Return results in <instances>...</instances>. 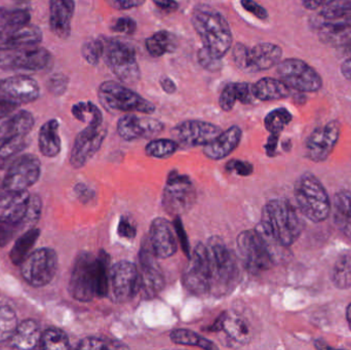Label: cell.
Returning a JSON list of instances; mask_svg holds the SVG:
<instances>
[{
	"label": "cell",
	"mask_w": 351,
	"mask_h": 350,
	"mask_svg": "<svg viewBox=\"0 0 351 350\" xmlns=\"http://www.w3.org/2000/svg\"><path fill=\"white\" fill-rule=\"evenodd\" d=\"M141 291L139 268L130 261L113 265L109 277V294L117 303L131 301ZM108 294V295H109Z\"/></svg>",
	"instance_id": "9a60e30c"
},
{
	"label": "cell",
	"mask_w": 351,
	"mask_h": 350,
	"mask_svg": "<svg viewBox=\"0 0 351 350\" xmlns=\"http://www.w3.org/2000/svg\"><path fill=\"white\" fill-rule=\"evenodd\" d=\"M117 232H119V236H121V238L132 240V238H136L137 228H136L135 224L131 220L123 217L121 221H119Z\"/></svg>",
	"instance_id": "f5cc1de1"
},
{
	"label": "cell",
	"mask_w": 351,
	"mask_h": 350,
	"mask_svg": "<svg viewBox=\"0 0 351 350\" xmlns=\"http://www.w3.org/2000/svg\"><path fill=\"white\" fill-rule=\"evenodd\" d=\"M152 1L158 8L166 12H176L179 8V4L176 0H152Z\"/></svg>",
	"instance_id": "680465c9"
},
{
	"label": "cell",
	"mask_w": 351,
	"mask_h": 350,
	"mask_svg": "<svg viewBox=\"0 0 351 350\" xmlns=\"http://www.w3.org/2000/svg\"><path fill=\"white\" fill-rule=\"evenodd\" d=\"M332 279L334 285L339 289L351 287V253H344L334 265Z\"/></svg>",
	"instance_id": "f35d334b"
},
{
	"label": "cell",
	"mask_w": 351,
	"mask_h": 350,
	"mask_svg": "<svg viewBox=\"0 0 351 350\" xmlns=\"http://www.w3.org/2000/svg\"><path fill=\"white\" fill-rule=\"evenodd\" d=\"M319 38L327 45H350L351 43V12L319 14L315 23Z\"/></svg>",
	"instance_id": "44dd1931"
},
{
	"label": "cell",
	"mask_w": 351,
	"mask_h": 350,
	"mask_svg": "<svg viewBox=\"0 0 351 350\" xmlns=\"http://www.w3.org/2000/svg\"><path fill=\"white\" fill-rule=\"evenodd\" d=\"M198 63L204 69L210 72H217L222 68V59L213 55L206 47H202L197 53Z\"/></svg>",
	"instance_id": "bcb514c9"
},
{
	"label": "cell",
	"mask_w": 351,
	"mask_h": 350,
	"mask_svg": "<svg viewBox=\"0 0 351 350\" xmlns=\"http://www.w3.org/2000/svg\"><path fill=\"white\" fill-rule=\"evenodd\" d=\"M292 121V114L286 108L270 111L264 119L266 129L274 135H280L282 129Z\"/></svg>",
	"instance_id": "b9f144b4"
},
{
	"label": "cell",
	"mask_w": 351,
	"mask_h": 350,
	"mask_svg": "<svg viewBox=\"0 0 351 350\" xmlns=\"http://www.w3.org/2000/svg\"><path fill=\"white\" fill-rule=\"evenodd\" d=\"M340 135V125L331 121L315 129L307 141V153L315 162H325L333 151Z\"/></svg>",
	"instance_id": "484cf974"
},
{
	"label": "cell",
	"mask_w": 351,
	"mask_h": 350,
	"mask_svg": "<svg viewBox=\"0 0 351 350\" xmlns=\"http://www.w3.org/2000/svg\"><path fill=\"white\" fill-rule=\"evenodd\" d=\"M18 229H20L19 226L0 222V246L3 247L8 244Z\"/></svg>",
	"instance_id": "9f6ffc18"
},
{
	"label": "cell",
	"mask_w": 351,
	"mask_h": 350,
	"mask_svg": "<svg viewBox=\"0 0 351 350\" xmlns=\"http://www.w3.org/2000/svg\"><path fill=\"white\" fill-rule=\"evenodd\" d=\"M348 325H350V328L351 330V304L350 306H348Z\"/></svg>",
	"instance_id": "03108f58"
},
{
	"label": "cell",
	"mask_w": 351,
	"mask_h": 350,
	"mask_svg": "<svg viewBox=\"0 0 351 350\" xmlns=\"http://www.w3.org/2000/svg\"><path fill=\"white\" fill-rule=\"evenodd\" d=\"M348 51H351V43L350 45H348Z\"/></svg>",
	"instance_id": "003e7915"
},
{
	"label": "cell",
	"mask_w": 351,
	"mask_h": 350,
	"mask_svg": "<svg viewBox=\"0 0 351 350\" xmlns=\"http://www.w3.org/2000/svg\"><path fill=\"white\" fill-rule=\"evenodd\" d=\"M243 137V131L237 125H232L222 132L216 139L204 146V153L212 160H220L232 153L239 145Z\"/></svg>",
	"instance_id": "f1b7e54d"
},
{
	"label": "cell",
	"mask_w": 351,
	"mask_h": 350,
	"mask_svg": "<svg viewBox=\"0 0 351 350\" xmlns=\"http://www.w3.org/2000/svg\"><path fill=\"white\" fill-rule=\"evenodd\" d=\"M278 136L270 134L269 139H268L267 144H266V151L269 155H274V152L276 150V146H278Z\"/></svg>",
	"instance_id": "be15d7a7"
},
{
	"label": "cell",
	"mask_w": 351,
	"mask_h": 350,
	"mask_svg": "<svg viewBox=\"0 0 351 350\" xmlns=\"http://www.w3.org/2000/svg\"><path fill=\"white\" fill-rule=\"evenodd\" d=\"M40 232L37 228H30L16 240L10 251V260L16 265H21L31 254V250L38 240Z\"/></svg>",
	"instance_id": "e575fe53"
},
{
	"label": "cell",
	"mask_w": 351,
	"mask_h": 350,
	"mask_svg": "<svg viewBox=\"0 0 351 350\" xmlns=\"http://www.w3.org/2000/svg\"><path fill=\"white\" fill-rule=\"evenodd\" d=\"M158 257L150 247L149 240L142 245L139 253V273L141 277V291L144 297L154 298L166 286L164 273L158 262Z\"/></svg>",
	"instance_id": "ffe728a7"
},
{
	"label": "cell",
	"mask_w": 351,
	"mask_h": 350,
	"mask_svg": "<svg viewBox=\"0 0 351 350\" xmlns=\"http://www.w3.org/2000/svg\"><path fill=\"white\" fill-rule=\"evenodd\" d=\"M334 221L337 227L351 238V193L340 191L334 199Z\"/></svg>",
	"instance_id": "836d02e7"
},
{
	"label": "cell",
	"mask_w": 351,
	"mask_h": 350,
	"mask_svg": "<svg viewBox=\"0 0 351 350\" xmlns=\"http://www.w3.org/2000/svg\"><path fill=\"white\" fill-rule=\"evenodd\" d=\"M57 269V254L49 248L34 251L21 264L23 279L34 288L49 285L55 277Z\"/></svg>",
	"instance_id": "4fadbf2b"
},
{
	"label": "cell",
	"mask_w": 351,
	"mask_h": 350,
	"mask_svg": "<svg viewBox=\"0 0 351 350\" xmlns=\"http://www.w3.org/2000/svg\"><path fill=\"white\" fill-rule=\"evenodd\" d=\"M34 117L28 111H19L0 121V160H8L28 144Z\"/></svg>",
	"instance_id": "30bf717a"
},
{
	"label": "cell",
	"mask_w": 351,
	"mask_h": 350,
	"mask_svg": "<svg viewBox=\"0 0 351 350\" xmlns=\"http://www.w3.org/2000/svg\"><path fill=\"white\" fill-rule=\"evenodd\" d=\"M51 63V53L40 47L0 51V67L4 69L38 71L49 67Z\"/></svg>",
	"instance_id": "d6986e66"
},
{
	"label": "cell",
	"mask_w": 351,
	"mask_h": 350,
	"mask_svg": "<svg viewBox=\"0 0 351 350\" xmlns=\"http://www.w3.org/2000/svg\"><path fill=\"white\" fill-rule=\"evenodd\" d=\"M160 86H162V90H165V92L169 95L175 94L176 90H177V86L174 82V80L171 79L168 76H162L160 79Z\"/></svg>",
	"instance_id": "91938a15"
},
{
	"label": "cell",
	"mask_w": 351,
	"mask_h": 350,
	"mask_svg": "<svg viewBox=\"0 0 351 350\" xmlns=\"http://www.w3.org/2000/svg\"><path fill=\"white\" fill-rule=\"evenodd\" d=\"M103 51H104V42H103V37H100V38L84 42L82 47V55L90 65L96 66L102 59Z\"/></svg>",
	"instance_id": "ee69618b"
},
{
	"label": "cell",
	"mask_w": 351,
	"mask_h": 350,
	"mask_svg": "<svg viewBox=\"0 0 351 350\" xmlns=\"http://www.w3.org/2000/svg\"><path fill=\"white\" fill-rule=\"evenodd\" d=\"M290 88L276 78L264 77L253 84V92L260 101H274L290 96Z\"/></svg>",
	"instance_id": "1f68e13d"
},
{
	"label": "cell",
	"mask_w": 351,
	"mask_h": 350,
	"mask_svg": "<svg viewBox=\"0 0 351 350\" xmlns=\"http://www.w3.org/2000/svg\"><path fill=\"white\" fill-rule=\"evenodd\" d=\"M280 79L300 92H317L322 88L321 76L313 67L299 59H287L278 64Z\"/></svg>",
	"instance_id": "2e32d148"
},
{
	"label": "cell",
	"mask_w": 351,
	"mask_h": 350,
	"mask_svg": "<svg viewBox=\"0 0 351 350\" xmlns=\"http://www.w3.org/2000/svg\"><path fill=\"white\" fill-rule=\"evenodd\" d=\"M75 190L76 193H77V197L80 199V201H88V199L93 197L92 191H90L86 185H77Z\"/></svg>",
	"instance_id": "6125c7cd"
},
{
	"label": "cell",
	"mask_w": 351,
	"mask_h": 350,
	"mask_svg": "<svg viewBox=\"0 0 351 350\" xmlns=\"http://www.w3.org/2000/svg\"><path fill=\"white\" fill-rule=\"evenodd\" d=\"M164 129V123L158 119L138 116L133 113L123 115L117 121V133L125 141L149 139L160 135Z\"/></svg>",
	"instance_id": "cb8c5ba5"
},
{
	"label": "cell",
	"mask_w": 351,
	"mask_h": 350,
	"mask_svg": "<svg viewBox=\"0 0 351 350\" xmlns=\"http://www.w3.org/2000/svg\"><path fill=\"white\" fill-rule=\"evenodd\" d=\"M237 102H239L237 82H229L221 92L219 97V106L225 112H229L232 110Z\"/></svg>",
	"instance_id": "f6af8a7d"
},
{
	"label": "cell",
	"mask_w": 351,
	"mask_h": 350,
	"mask_svg": "<svg viewBox=\"0 0 351 350\" xmlns=\"http://www.w3.org/2000/svg\"><path fill=\"white\" fill-rule=\"evenodd\" d=\"M183 285L190 293L204 295L210 293V271L206 245L198 244L184 269Z\"/></svg>",
	"instance_id": "e0dca14e"
},
{
	"label": "cell",
	"mask_w": 351,
	"mask_h": 350,
	"mask_svg": "<svg viewBox=\"0 0 351 350\" xmlns=\"http://www.w3.org/2000/svg\"><path fill=\"white\" fill-rule=\"evenodd\" d=\"M178 143L175 140H152L145 148L146 154L150 158H168L177 151Z\"/></svg>",
	"instance_id": "7bdbcfd3"
},
{
	"label": "cell",
	"mask_w": 351,
	"mask_h": 350,
	"mask_svg": "<svg viewBox=\"0 0 351 350\" xmlns=\"http://www.w3.org/2000/svg\"><path fill=\"white\" fill-rule=\"evenodd\" d=\"M171 340L178 345H185V347H199L206 350H216L218 347L208 339L204 338L202 335L193 332L187 329H177L173 331L170 335Z\"/></svg>",
	"instance_id": "8d00e7d4"
},
{
	"label": "cell",
	"mask_w": 351,
	"mask_h": 350,
	"mask_svg": "<svg viewBox=\"0 0 351 350\" xmlns=\"http://www.w3.org/2000/svg\"><path fill=\"white\" fill-rule=\"evenodd\" d=\"M262 232L278 246H292L302 232L296 209L286 199L270 201L262 211Z\"/></svg>",
	"instance_id": "3957f363"
},
{
	"label": "cell",
	"mask_w": 351,
	"mask_h": 350,
	"mask_svg": "<svg viewBox=\"0 0 351 350\" xmlns=\"http://www.w3.org/2000/svg\"><path fill=\"white\" fill-rule=\"evenodd\" d=\"M107 131L102 127L88 125L74 141L70 154V164L75 168L84 166L98 152L106 138Z\"/></svg>",
	"instance_id": "7402d4cb"
},
{
	"label": "cell",
	"mask_w": 351,
	"mask_h": 350,
	"mask_svg": "<svg viewBox=\"0 0 351 350\" xmlns=\"http://www.w3.org/2000/svg\"><path fill=\"white\" fill-rule=\"evenodd\" d=\"M241 5L247 12L255 16L256 18H260V20H266L268 18L267 10L263 6L257 3L255 0H241Z\"/></svg>",
	"instance_id": "816d5d0a"
},
{
	"label": "cell",
	"mask_w": 351,
	"mask_h": 350,
	"mask_svg": "<svg viewBox=\"0 0 351 350\" xmlns=\"http://www.w3.org/2000/svg\"><path fill=\"white\" fill-rule=\"evenodd\" d=\"M226 170L228 172H233L241 177L250 176L253 173V166L250 162H243V160H230L226 164Z\"/></svg>",
	"instance_id": "f907efd6"
},
{
	"label": "cell",
	"mask_w": 351,
	"mask_h": 350,
	"mask_svg": "<svg viewBox=\"0 0 351 350\" xmlns=\"http://www.w3.org/2000/svg\"><path fill=\"white\" fill-rule=\"evenodd\" d=\"M113 32L125 33V34H134L137 30V23L134 18L130 16H121L115 21L114 24L111 26Z\"/></svg>",
	"instance_id": "681fc988"
},
{
	"label": "cell",
	"mask_w": 351,
	"mask_h": 350,
	"mask_svg": "<svg viewBox=\"0 0 351 350\" xmlns=\"http://www.w3.org/2000/svg\"><path fill=\"white\" fill-rule=\"evenodd\" d=\"M190 21L202 40V47L215 57L222 59L232 49V31L225 16L218 10L199 4L192 10Z\"/></svg>",
	"instance_id": "7a4b0ae2"
},
{
	"label": "cell",
	"mask_w": 351,
	"mask_h": 350,
	"mask_svg": "<svg viewBox=\"0 0 351 350\" xmlns=\"http://www.w3.org/2000/svg\"><path fill=\"white\" fill-rule=\"evenodd\" d=\"M41 201L27 190L10 191L0 195V222L22 228L33 226L40 216Z\"/></svg>",
	"instance_id": "5b68a950"
},
{
	"label": "cell",
	"mask_w": 351,
	"mask_h": 350,
	"mask_svg": "<svg viewBox=\"0 0 351 350\" xmlns=\"http://www.w3.org/2000/svg\"><path fill=\"white\" fill-rule=\"evenodd\" d=\"M74 10V0H51L49 2V24L53 34L60 38L70 36Z\"/></svg>",
	"instance_id": "83f0119b"
},
{
	"label": "cell",
	"mask_w": 351,
	"mask_h": 350,
	"mask_svg": "<svg viewBox=\"0 0 351 350\" xmlns=\"http://www.w3.org/2000/svg\"><path fill=\"white\" fill-rule=\"evenodd\" d=\"M295 199L303 215L315 223L327 219L331 211L327 191L313 174H304L297 181Z\"/></svg>",
	"instance_id": "52a82bcc"
},
{
	"label": "cell",
	"mask_w": 351,
	"mask_h": 350,
	"mask_svg": "<svg viewBox=\"0 0 351 350\" xmlns=\"http://www.w3.org/2000/svg\"><path fill=\"white\" fill-rule=\"evenodd\" d=\"M221 133L222 129L220 127L202 121H183L172 129L175 141L192 147L206 146Z\"/></svg>",
	"instance_id": "603a6c76"
},
{
	"label": "cell",
	"mask_w": 351,
	"mask_h": 350,
	"mask_svg": "<svg viewBox=\"0 0 351 350\" xmlns=\"http://www.w3.org/2000/svg\"><path fill=\"white\" fill-rule=\"evenodd\" d=\"M237 251L249 273L259 275L274 265L270 240L259 230H245L237 236Z\"/></svg>",
	"instance_id": "8992f818"
},
{
	"label": "cell",
	"mask_w": 351,
	"mask_h": 350,
	"mask_svg": "<svg viewBox=\"0 0 351 350\" xmlns=\"http://www.w3.org/2000/svg\"><path fill=\"white\" fill-rule=\"evenodd\" d=\"M149 244L158 259H167L177 253L178 242L168 220L156 218L149 229Z\"/></svg>",
	"instance_id": "4316f807"
},
{
	"label": "cell",
	"mask_w": 351,
	"mask_h": 350,
	"mask_svg": "<svg viewBox=\"0 0 351 350\" xmlns=\"http://www.w3.org/2000/svg\"><path fill=\"white\" fill-rule=\"evenodd\" d=\"M78 349H125V345H115V342H108L96 337H88L82 339L77 345Z\"/></svg>",
	"instance_id": "7dc6e473"
},
{
	"label": "cell",
	"mask_w": 351,
	"mask_h": 350,
	"mask_svg": "<svg viewBox=\"0 0 351 350\" xmlns=\"http://www.w3.org/2000/svg\"><path fill=\"white\" fill-rule=\"evenodd\" d=\"M114 10H123L139 8L145 3L146 0H105Z\"/></svg>",
	"instance_id": "11a10c76"
},
{
	"label": "cell",
	"mask_w": 351,
	"mask_h": 350,
	"mask_svg": "<svg viewBox=\"0 0 351 350\" xmlns=\"http://www.w3.org/2000/svg\"><path fill=\"white\" fill-rule=\"evenodd\" d=\"M104 51L102 59H104L111 71L123 84H134L141 78L137 53L135 47L131 43L125 42L117 38H105Z\"/></svg>",
	"instance_id": "ba28073f"
},
{
	"label": "cell",
	"mask_w": 351,
	"mask_h": 350,
	"mask_svg": "<svg viewBox=\"0 0 351 350\" xmlns=\"http://www.w3.org/2000/svg\"><path fill=\"white\" fill-rule=\"evenodd\" d=\"M40 328L35 321L27 320L16 327L10 338V347L16 349H32L39 347L41 339Z\"/></svg>",
	"instance_id": "4dcf8cb0"
},
{
	"label": "cell",
	"mask_w": 351,
	"mask_h": 350,
	"mask_svg": "<svg viewBox=\"0 0 351 350\" xmlns=\"http://www.w3.org/2000/svg\"><path fill=\"white\" fill-rule=\"evenodd\" d=\"M16 327V312L8 304L0 301V343L10 340Z\"/></svg>",
	"instance_id": "ab89813d"
},
{
	"label": "cell",
	"mask_w": 351,
	"mask_h": 350,
	"mask_svg": "<svg viewBox=\"0 0 351 350\" xmlns=\"http://www.w3.org/2000/svg\"><path fill=\"white\" fill-rule=\"evenodd\" d=\"M196 191L189 177L172 172L169 175L164 193L162 207L171 215L180 216L193 207Z\"/></svg>",
	"instance_id": "5bb4252c"
},
{
	"label": "cell",
	"mask_w": 351,
	"mask_h": 350,
	"mask_svg": "<svg viewBox=\"0 0 351 350\" xmlns=\"http://www.w3.org/2000/svg\"><path fill=\"white\" fill-rule=\"evenodd\" d=\"M351 0H331L322 8L321 14H350Z\"/></svg>",
	"instance_id": "c3c4849f"
},
{
	"label": "cell",
	"mask_w": 351,
	"mask_h": 350,
	"mask_svg": "<svg viewBox=\"0 0 351 350\" xmlns=\"http://www.w3.org/2000/svg\"><path fill=\"white\" fill-rule=\"evenodd\" d=\"M341 71L344 77L351 80V58L342 64Z\"/></svg>",
	"instance_id": "e7e4bbea"
},
{
	"label": "cell",
	"mask_w": 351,
	"mask_h": 350,
	"mask_svg": "<svg viewBox=\"0 0 351 350\" xmlns=\"http://www.w3.org/2000/svg\"><path fill=\"white\" fill-rule=\"evenodd\" d=\"M145 45L150 55L160 58L167 53L175 51L176 38L174 35L168 31H158L146 39Z\"/></svg>",
	"instance_id": "d590c367"
},
{
	"label": "cell",
	"mask_w": 351,
	"mask_h": 350,
	"mask_svg": "<svg viewBox=\"0 0 351 350\" xmlns=\"http://www.w3.org/2000/svg\"><path fill=\"white\" fill-rule=\"evenodd\" d=\"M99 100L107 110L152 114L156 107L127 86L115 82H104L98 90Z\"/></svg>",
	"instance_id": "9c48e42d"
},
{
	"label": "cell",
	"mask_w": 351,
	"mask_h": 350,
	"mask_svg": "<svg viewBox=\"0 0 351 350\" xmlns=\"http://www.w3.org/2000/svg\"><path fill=\"white\" fill-rule=\"evenodd\" d=\"M40 88L29 76H12L0 82V115L10 114L14 108L36 100Z\"/></svg>",
	"instance_id": "7c38bea8"
},
{
	"label": "cell",
	"mask_w": 351,
	"mask_h": 350,
	"mask_svg": "<svg viewBox=\"0 0 351 350\" xmlns=\"http://www.w3.org/2000/svg\"><path fill=\"white\" fill-rule=\"evenodd\" d=\"M331 0H302V3L304 4L305 8L317 10V8H323Z\"/></svg>",
	"instance_id": "94428289"
},
{
	"label": "cell",
	"mask_w": 351,
	"mask_h": 350,
	"mask_svg": "<svg viewBox=\"0 0 351 350\" xmlns=\"http://www.w3.org/2000/svg\"><path fill=\"white\" fill-rule=\"evenodd\" d=\"M110 269L109 256L105 251H100L98 256L88 252L78 255L70 277V295L80 302L106 297Z\"/></svg>",
	"instance_id": "6da1fadb"
},
{
	"label": "cell",
	"mask_w": 351,
	"mask_h": 350,
	"mask_svg": "<svg viewBox=\"0 0 351 350\" xmlns=\"http://www.w3.org/2000/svg\"><path fill=\"white\" fill-rule=\"evenodd\" d=\"M5 24H25L30 23V14L25 10H12L4 14Z\"/></svg>",
	"instance_id": "db71d44e"
},
{
	"label": "cell",
	"mask_w": 351,
	"mask_h": 350,
	"mask_svg": "<svg viewBox=\"0 0 351 350\" xmlns=\"http://www.w3.org/2000/svg\"><path fill=\"white\" fill-rule=\"evenodd\" d=\"M175 232H177L179 236L180 242H181L182 248L184 252L186 253L188 257H190L189 245H188L187 236H186L185 230H184L183 225H182L181 220L179 216H177V219L174 222Z\"/></svg>",
	"instance_id": "6f0895ef"
},
{
	"label": "cell",
	"mask_w": 351,
	"mask_h": 350,
	"mask_svg": "<svg viewBox=\"0 0 351 350\" xmlns=\"http://www.w3.org/2000/svg\"><path fill=\"white\" fill-rule=\"evenodd\" d=\"M43 33L40 29L30 23L0 26V51L34 47L40 42Z\"/></svg>",
	"instance_id": "d4e9b609"
},
{
	"label": "cell",
	"mask_w": 351,
	"mask_h": 350,
	"mask_svg": "<svg viewBox=\"0 0 351 350\" xmlns=\"http://www.w3.org/2000/svg\"><path fill=\"white\" fill-rule=\"evenodd\" d=\"M282 51L274 43L263 42L253 47L243 43L232 45V58L235 65L247 73L266 71L278 65L282 59Z\"/></svg>",
	"instance_id": "8fae6325"
},
{
	"label": "cell",
	"mask_w": 351,
	"mask_h": 350,
	"mask_svg": "<svg viewBox=\"0 0 351 350\" xmlns=\"http://www.w3.org/2000/svg\"><path fill=\"white\" fill-rule=\"evenodd\" d=\"M40 173L41 164L36 156L21 155L8 168L3 179V188L10 191L27 190L38 181Z\"/></svg>",
	"instance_id": "ac0fdd59"
},
{
	"label": "cell",
	"mask_w": 351,
	"mask_h": 350,
	"mask_svg": "<svg viewBox=\"0 0 351 350\" xmlns=\"http://www.w3.org/2000/svg\"><path fill=\"white\" fill-rule=\"evenodd\" d=\"M206 249L210 271V293L226 295L239 283V269L234 255L219 236H212L206 242Z\"/></svg>",
	"instance_id": "277c9868"
},
{
	"label": "cell",
	"mask_w": 351,
	"mask_h": 350,
	"mask_svg": "<svg viewBox=\"0 0 351 350\" xmlns=\"http://www.w3.org/2000/svg\"><path fill=\"white\" fill-rule=\"evenodd\" d=\"M39 347L43 349L64 350L70 349L69 338L63 331L51 328L41 335Z\"/></svg>",
	"instance_id": "60d3db41"
},
{
	"label": "cell",
	"mask_w": 351,
	"mask_h": 350,
	"mask_svg": "<svg viewBox=\"0 0 351 350\" xmlns=\"http://www.w3.org/2000/svg\"><path fill=\"white\" fill-rule=\"evenodd\" d=\"M39 149L47 158H55L61 151L59 123L56 119L47 121L39 131Z\"/></svg>",
	"instance_id": "d6a6232c"
},
{
	"label": "cell",
	"mask_w": 351,
	"mask_h": 350,
	"mask_svg": "<svg viewBox=\"0 0 351 350\" xmlns=\"http://www.w3.org/2000/svg\"><path fill=\"white\" fill-rule=\"evenodd\" d=\"M208 330L210 332L224 331L232 340L241 345H247L251 340V330L247 321L233 312L221 314Z\"/></svg>",
	"instance_id": "f546056e"
},
{
	"label": "cell",
	"mask_w": 351,
	"mask_h": 350,
	"mask_svg": "<svg viewBox=\"0 0 351 350\" xmlns=\"http://www.w3.org/2000/svg\"><path fill=\"white\" fill-rule=\"evenodd\" d=\"M72 114L82 123H88V125H96V127H102V111L90 101L80 102L73 105Z\"/></svg>",
	"instance_id": "74e56055"
}]
</instances>
